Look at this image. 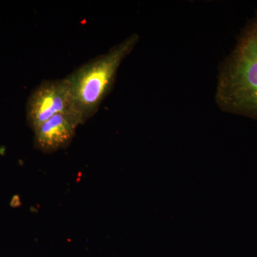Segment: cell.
Segmentation results:
<instances>
[{
	"instance_id": "1",
	"label": "cell",
	"mask_w": 257,
	"mask_h": 257,
	"mask_svg": "<svg viewBox=\"0 0 257 257\" xmlns=\"http://www.w3.org/2000/svg\"><path fill=\"white\" fill-rule=\"evenodd\" d=\"M217 99L225 110L257 119V18L221 72Z\"/></svg>"
},
{
	"instance_id": "2",
	"label": "cell",
	"mask_w": 257,
	"mask_h": 257,
	"mask_svg": "<svg viewBox=\"0 0 257 257\" xmlns=\"http://www.w3.org/2000/svg\"><path fill=\"white\" fill-rule=\"evenodd\" d=\"M139 39L138 34H133L107 53L81 66L67 77L72 109L81 116L83 124L98 110L112 87L120 64L133 51Z\"/></svg>"
},
{
	"instance_id": "3",
	"label": "cell",
	"mask_w": 257,
	"mask_h": 257,
	"mask_svg": "<svg viewBox=\"0 0 257 257\" xmlns=\"http://www.w3.org/2000/svg\"><path fill=\"white\" fill-rule=\"evenodd\" d=\"M70 109H72V97L67 77L44 81L29 97L27 104L29 126L34 131L54 115Z\"/></svg>"
},
{
	"instance_id": "4",
	"label": "cell",
	"mask_w": 257,
	"mask_h": 257,
	"mask_svg": "<svg viewBox=\"0 0 257 257\" xmlns=\"http://www.w3.org/2000/svg\"><path fill=\"white\" fill-rule=\"evenodd\" d=\"M82 118L73 109L59 113L34 130L35 148L44 153H53L72 142Z\"/></svg>"
}]
</instances>
